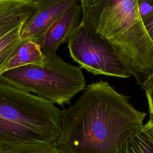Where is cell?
<instances>
[{
  "mask_svg": "<svg viewBox=\"0 0 153 153\" xmlns=\"http://www.w3.org/2000/svg\"><path fill=\"white\" fill-rule=\"evenodd\" d=\"M118 153H153V137L142 128L128 139Z\"/></svg>",
  "mask_w": 153,
  "mask_h": 153,
  "instance_id": "8fae6325",
  "label": "cell"
},
{
  "mask_svg": "<svg viewBox=\"0 0 153 153\" xmlns=\"http://www.w3.org/2000/svg\"><path fill=\"white\" fill-rule=\"evenodd\" d=\"M78 0H35V8L22 27L23 41L37 42L71 7Z\"/></svg>",
  "mask_w": 153,
  "mask_h": 153,
  "instance_id": "8992f818",
  "label": "cell"
},
{
  "mask_svg": "<svg viewBox=\"0 0 153 153\" xmlns=\"http://www.w3.org/2000/svg\"><path fill=\"white\" fill-rule=\"evenodd\" d=\"M138 13L142 22L153 15V0H136Z\"/></svg>",
  "mask_w": 153,
  "mask_h": 153,
  "instance_id": "4fadbf2b",
  "label": "cell"
},
{
  "mask_svg": "<svg viewBox=\"0 0 153 153\" xmlns=\"http://www.w3.org/2000/svg\"><path fill=\"white\" fill-rule=\"evenodd\" d=\"M44 59L45 55L37 42L25 41L8 63L5 72L27 65H42Z\"/></svg>",
  "mask_w": 153,
  "mask_h": 153,
  "instance_id": "9c48e42d",
  "label": "cell"
},
{
  "mask_svg": "<svg viewBox=\"0 0 153 153\" xmlns=\"http://www.w3.org/2000/svg\"><path fill=\"white\" fill-rule=\"evenodd\" d=\"M35 8V0H0V39L23 26Z\"/></svg>",
  "mask_w": 153,
  "mask_h": 153,
  "instance_id": "ba28073f",
  "label": "cell"
},
{
  "mask_svg": "<svg viewBox=\"0 0 153 153\" xmlns=\"http://www.w3.org/2000/svg\"><path fill=\"white\" fill-rule=\"evenodd\" d=\"M143 24L148 36L153 42V15L143 21Z\"/></svg>",
  "mask_w": 153,
  "mask_h": 153,
  "instance_id": "5bb4252c",
  "label": "cell"
},
{
  "mask_svg": "<svg viewBox=\"0 0 153 153\" xmlns=\"http://www.w3.org/2000/svg\"><path fill=\"white\" fill-rule=\"evenodd\" d=\"M71 57L94 75L121 78L131 76L109 45L81 23L68 42Z\"/></svg>",
  "mask_w": 153,
  "mask_h": 153,
  "instance_id": "5b68a950",
  "label": "cell"
},
{
  "mask_svg": "<svg viewBox=\"0 0 153 153\" xmlns=\"http://www.w3.org/2000/svg\"><path fill=\"white\" fill-rule=\"evenodd\" d=\"M81 23L109 45L142 87L153 74V42L136 0H81Z\"/></svg>",
  "mask_w": 153,
  "mask_h": 153,
  "instance_id": "7a4b0ae2",
  "label": "cell"
},
{
  "mask_svg": "<svg viewBox=\"0 0 153 153\" xmlns=\"http://www.w3.org/2000/svg\"><path fill=\"white\" fill-rule=\"evenodd\" d=\"M0 153H1V151H0Z\"/></svg>",
  "mask_w": 153,
  "mask_h": 153,
  "instance_id": "2e32d148",
  "label": "cell"
},
{
  "mask_svg": "<svg viewBox=\"0 0 153 153\" xmlns=\"http://www.w3.org/2000/svg\"><path fill=\"white\" fill-rule=\"evenodd\" d=\"M82 20L81 1L78 0L36 42L44 55L56 54L59 47L68 43L73 32Z\"/></svg>",
  "mask_w": 153,
  "mask_h": 153,
  "instance_id": "52a82bcc",
  "label": "cell"
},
{
  "mask_svg": "<svg viewBox=\"0 0 153 153\" xmlns=\"http://www.w3.org/2000/svg\"><path fill=\"white\" fill-rule=\"evenodd\" d=\"M146 115L107 81L91 83L74 105L63 110L55 147L61 153H118L143 128Z\"/></svg>",
  "mask_w": 153,
  "mask_h": 153,
  "instance_id": "6da1fadb",
  "label": "cell"
},
{
  "mask_svg": "<svg viewBox=\"0 0 153 153\" xmlns=\"http://www.w3.org/2000/svg\"><path fill=\"white\" fill-rule=\"evenodd\" d=\"M63 110L0 79L1 153H39L55 147Z\"/></svg>",
  "mask_w": 153,
  "mask_h": 153,
  "instance_id": "3957f363",
  "label": "cell"
},
{
  "mask_svg": "<svg viewBox=\"0 0 153 153\" xmlns=\"http://www.w3.org/2000/svg\"><path fill=\"white\" fill-rule=\"evenodd\" d=\"M143 128L145 130H147L151 134V136L153 137V126H152V127H148L143 126Z\"/></svg>",
  "mask_w": 153,
  "mask_h": 153,
  "instance_id": "9a60e30c",
  "label": "cell"
},
{
  "mask_svg": "<svg viewBox=\"0 0 153 153\" xmlns=\"http://www.w3.org/2000/svg\"><path fill=\"white\" fill-rule=\"evenodd\" d=\"M142 88L145 91L149 115L148 122L143 126L146 127H152L153 126V74L145 82Z\"/></svg>",
  "mask_w": 153,
  "mask_h": 153,
  "instance_id": "7c38bea8",
  "label": "cell"
},
{
  "mask_svg": "<svg viewBox=\"0 0 153 153\" xmlns=\"http://www.w3.org/2000/svg\"><path fill=\"white\" fill-rule=\"evenodd\" d=\"M0 79L54 105L70 104L85 87L79 67L65 61L57 54L45 55L42 65H27L4 72Z\"/></svg>",
  "mask_w": 153,
  "mask_h": 153,
  "instance_id": "277c9868",
  "label": "cell"
},
{
  "mask_svg": "<svg viewBox=\"0 0 153 153\" xmlns=\"http://www.w3.org/2000/svg\"><path fill=\"white\" fill-rule=\"evenodd\" d=\"M23 26L13 30L0 39V76L5 72L8 63L25 41L20 38Z\"/></svg>",
  "mask_w": 153,
  "mask_h": 153,
  "instance_id": "30bf717a",
  "label": "cell"
}]
</instances>
